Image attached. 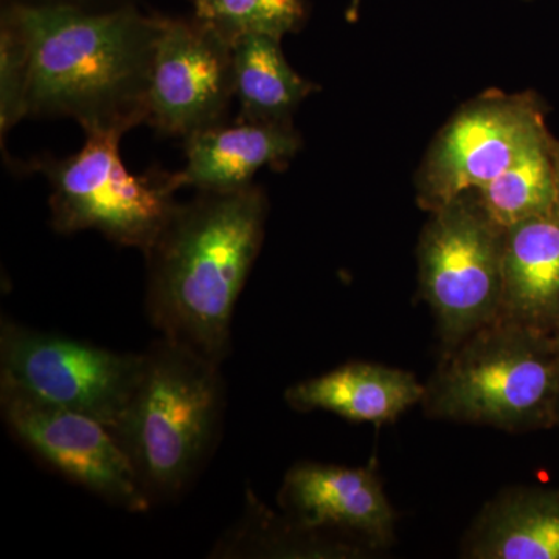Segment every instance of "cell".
Listing matches in <instances>:
<instances>
[{"label":"cell","instance_id":"3957f363","mask_svg":"<svg viewBox=\"0 0 559 559\" xmlns=\"http://www.w3.org/2000/svg\"><path fill=\"white\" fill-rule=\"evenodd\" d=\"M221 364L159 336L138 388L110 429L151 503L180 498L218 443L226 390Z\"/></svg>","mask_w":559,"mask_h":559},{"label":"cell","instance_id":"52a82bcc","mask_svg":"<svg viewBox=\"0 0 559 559\" xmlns=\"http://www.w3.org/2000/svg\"><path fill=\"white\" fill-rule=\"evenodd\" d=\"M554 140L535 94L488 91L439 132L417 176L419 207L432 212L477 190Z\"/></svg>","mask_w":559,"mask_h":559},{"label":"cell","instance_id":"9c48e42d","mask_svg":"<svg viewBox=\"0 0 559 559\" xmlns=\"http://www.w3.org/2000/svg\"><path fill=\"white\" fill-rule=\"evenodd\" d=\"M0 411L11 436L66 479L130 513L153 506L108 426L36 399L3 378Z\"/></svg>","mask_w":559,"mask_h":559},{"label":"cell","instance_id":"30bf717a","mask_svg":"<svg viewBox=\"0 0 559 559\" xmlns=\"http://www.w3.org/2000/svg\"><path fill=\"white\" fill-rule=\"evenodd\" d=\"M234 98V44L194 16L162 17L145 124L187 139L226 121Z\"/></svg>","mask_w":559,"mask_h":559},{"label":"cell","instance_id":"9a60e30c","mask_svg":"<svg viewBox=\"0 0 559 559\" xmlns=\"http://www.w3.org/2000/svg\"><path fill=\"white\" fill-rule=\"evenodd\" d=\"M474 559H559V489L518 488L481 513L465 540Z\"/></svg>","mask_w":559,"mask_h":559},{"label":"cell","instance_id":"ffe728a7","mask_svg":"<svg viewBox=\"0 0 559 559\" xmlns=\"http://www.w3.org/2000/svg\"><path fill=\"white\" fill-rule=\"evenodd\" d=\"M27 57L20 33L5 16L0 17V139L27 119Z\"/></svg>","mask_w":559,"mask_h":559},{"label":"cell","instance_id":"ac0fdd59","mask_svg":"<svg viewBox=\"0 0 559 559\" xmlns=\"http://www.w3.org/2000/svg\"><path fill=\"white\" fill-rule=\"evenodd\" d=\"M554 146L555 139L480 189L471 190L503 229L557 209Z\"/></svg>","mask_w":559,"mask_h":559},{"label":"cell","instance_id":"7402d4cb","mask_svg":"<svg viewBox=\"0 0 559 559\" xmlns=\"http://www.w3.org/2000/svg\"><path fill=\"white\" fill-rule=\"evenodd\" d=\"M360 3H362V0H349L348 10L347 13H345V17H347L348 22L358 21Z\"/></svg>","mask_w":559,"mask_h":559},{"label":"cell","instance_id":"5b68a950","mask_svg":"<svg viewBox=\"0 0 559 559\" xmlns=\"http://www.w3.org/2000/svg\"><path fill=\"white\" fill-rule=\"evenodd\" d=\"M117 132H87L79 153L64 159L32 160L28 168L50 183V223L55 231H100L114 245L145 252L175 212L179 171L151 167L131 173L121 159Z\"/></svg>","mask_w":559,"mask_h":559},{"label":"cell","instance_id":"7a4b0ae2","mask_svg":"<svg viewBox=\"0 0 559 559\" xmlns=\"http://www.w3.org/2000/svg\"><path fill=\"white\" fill-rule=\"evenodd\" d=\"M270 200L257 183L176 205L146 263L145 310L160 336L221 364L238 297L259 259Z\"/></svg>","mask_w":559,"mask_h":559},{"label":"cell","instance_id":"8992f818","mask_svg":"<svg viewBox=\"0 0 559 559\" xmlns=\"http://www.w3.org/2000/svg\"><path fill=\"white\" fill-rule=\"evenodd\" d=\"M429 213L418 245L419 293L447 352L499 319L506 229L473 191Z\"/></svg>","mask_w":559,"mask_h":559},{"label":"cell","instance_id":"ba28073f","mask_svg":"<svg viewBox=\"0 0 559 559\" xmlns=\"http://www.w3.org/2000/svg\"><path fill=\"white\" fill-rule=\"evenodd\" d=\"M142 370L143 353L112 352L7 318L0 322V378L109 430L127 409Z\"/></svg>","mask_w":559,"mask_h":559},{"label":"cell","instance_id":"5bb4252c","mask_svg":"<svg viewBox=\"0 0 559 559\" xmlns=\"http://www.w3.org/2000/svg\"><path fill=\"white\" fill-rule=\"evenodd\" d=\"M425 392L426 384L409 371L349 362L290 385L285 400L294 411H326L348 421L382 426L421 404Z\"/></svg>","mask_w":559,"mask_h":559},{"label":"cell","instance_id":"cb8c5ba5","mask_svg":"<svg viewBox=\"0 0 559 559\" xmlns=\"http://www.w3.org/2000/svg\"><path fill=\"white\" fill-rule=\"evenodd\" d=\"M555 341H557V345H558V348H559V334L557 337H555Z\"/></svg>","mask_w":559,"mask_h":559},{"label":"cell","instance_id":"4fadbf2b","mask_svg":"<svg viewBox=\"0 0 559 559\" xmlns=\"http://www.w3.org/2000/svg\"><path fill=\"white\" fill-rule=\"evenodd\" d=\"M499 319L557 337L559 334V215L520 221L503 231Z\"/></svg>","mask_w":559,"mask_h":559},{"label":"cell","instance_id":"44dd1931","mask_svg":"<svg viewBox=\"0 0 559 559\" xmlns=\"http://www.w3.org/2000/svg\"><path fill=\"white\" fill-rule=\"evenodd\" d=\"M3 5L69 7V9L90 11V13H106V11L138 5V0H3Z\"/></svg>","mask_w":559,"mask_h":559},{"label":"cell","instance_id":"e0dca14e","mask_svg":"<svg viewBox=\"0 0 559 559\" xmlns=\"http://www.w3.org/2000/svg\"><path fill=\"white\" fill-rule=\"evenodd\" d=\"M240 521L213 547L212 558L345 557L352 547L329 543L316 530L278 516L249 492Z\"/></svg>","mask_w":559,"mask_h":559},{"label":"cell","instance_id":"7c38bea8","mask_svg":"<svg viewBox=\"0 0 559 559\" xmlns=\"http://www.w3.org/2000/svg\"><path fill=\"white\" fill-rule=\"evenodd\" d=\"M186 140L187 164L179 170L182 187L229 191L253 183L263 168L282 170L299 153L304 140L293 123L250 121L215 124Z\"/></svg>","mask_w":559,"mask_h":559},{"label":"cell","instance_id":"8fae6325","mask_svg":"<svg viewBox=\"0 0 559 559\" xmlns=\"http://www.w3.org/2000/svg\"><path fill=\"white\" fill-rule=\"evenodd\" d=\"M278 502L286 516L316 532L353 533L373 546L393 538L395 513L371 466L300 463L286 474Z\"/></svg>","mask_w":559,"mask_h":559},{"label":"cell","instance_id":"2e32d148","mask_svg":"<svg viewBox=\"0 0 559 559\" xmlns=\"http://www.w3.org/2000/svg\"><path fill=\"white\" fill-rule=\"evenodd\" d=\"M234 72L238 117L245 120L293 123L297 108L319 90L290 68L282 40L259 33L235 40Z\"/></svg>","mask_w":559,"mask_h":559},{"label":"cell","instance_id":"6da1fadb","mask_svg":"<svg viewBox=\"0 0 559 559\" xmlns=\"http://www.w3.org/2000/svg\"><path fill=\"white\" fill-rule=\"evenodd\" d=\"M27 57V117L75 120L84 132L127 134L146 123L162 17L138 5L90 13L3 5Z\"/></svg>","mask_w":559,"mask_h":559},{"label":"cell","instance_id":"277c9868","mask_svg":"<svg viewBox=\"0 0 559 559\" xmlns=\"http://www.w3.org/2000/svg\"><path fill=\"white\" fill-rule=\"evenodd\" d=\"M421 404L432 418L510 432L558 426L557 341L495 320L444 352Z\"/></svg>","mask_w":559,"mask_h":559},{"label":"cell","instance_id":"d4e9b609","mask_svg":"<svg viewBox=\"0 0 559 559\" xmlns=\"http://www.w3.org/2000/svg\"><path fill=\"white\" fill-rule=\"evenodd\" d=\"M558 426H559V419H558Z\"/></svg>","mask_w":559,"mask_h":559},{"label":"cell","instance_id":"d6986e66","mask_svg":"<svg viewBox=\"0 0 559 559\" xmlns=\"http://www.w3.org/2000/svg\"><path fill=\"white\" fill-rule=\"evenodd\" d=\"M193 16L234 44L250 33L282 40L307 21V0H191Z\"/></svg>","mask_w":559,"mask_h":559},{"label":"cell","instance_id":"603a6c76","mask_svg":"<svg viewBox=\"0 0 559 559\" xmlns=\"http://www.w3.org/2000/svg\"><path fill=\"white\" fill-rule=\"evenodd\" d=\"M555 167H557V213L559 215V142L555 140L554 146Z\"/></svg>","mask_w":559,"mask_h":559}]
</instances>
